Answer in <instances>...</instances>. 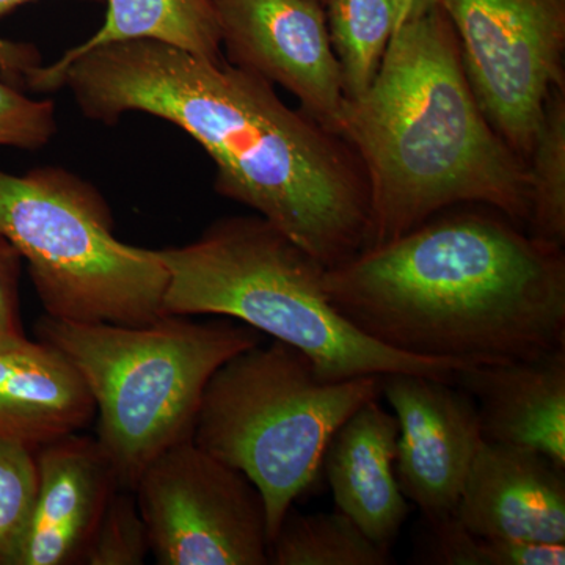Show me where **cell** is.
Instances as JSON below:
<instances>
[{
	"label": "cell",
	"instance_id": "cell-1",
	"mask_svg": "<svg viewBox=\"0 0 565 565\" xmlns=\"http://www.w3.org/2000/svg\"><path fill=\"white\" fill-rule=\"evenodd\" d=\"M84 117L172 122L215 163L217 193L244 204L326 269L366 250L371 192L348 141L278 98L252 71L152 40L106 44L63 71Z\"/></svg>",
	"mask_w": 565,
	"mask_h": 565
},
{
	"label": "cell",
	"instance_id": "cell-2",
	"mask_svg": "<svg viewBox=\"0 0 565 565\" xmlns=\"http://www.w3.org/2000/svg\"><path fill=\"white\" fill-rule=\"evenodd\" d=\"M327 299L393 351L467 364L565 348L564 247L501 212L463 211L326 269Z\"/></svg>",
	"mask_w": 565,
	"mask_h": 565
},
{
	"label": "cell",
	"instance_id": "cell-3",
	"mask_svg": "<svg viewBox=\"0 0 565 565\" xmlns=\"http://www.w3.org/2000/svg\"><path fill=\"white\" fill-rule=\"evenodd\" d=\"M338 136L359 156L370 184L367 248L462 203L527 223L526 161L487 120L441 6L393 33L370 87L345 98Z\"/></svg>",
	"mask_w": 565,
	"mask_h": 565
},
{
	"label": "cell",
	"instance_id": "cell-4",
	"mask_svg": "<svg viewBox=\"0 0 565 565\" xmlns=\"http://www.w3.org/2000/svg\"><path fill=\"white\" fill-rule=\"evenodd\" d=\"M169 273L163 311L217 316L302 351L327 382L415 373L455 382L467 363L379 344L327 299L326 267L259 215L218 218L199 239L158 250Z\"/></svg>",
	"mask_w": 565,
	"mask_h": 565
},
{
	"label": "cell",
	"instance_id": "cell-5",
	"mask_svg": "<svg viewBox=\"0 0 565 565\" xmlns=\"http://www.w3.org/2000/svg\"><path fill=\"white\" fill-rule=\"evenodd\" d=\"M39 340L79 371L95 403L96 440L121 487L167 449L192 438L204 388L221 364L263 343V334L232 319L195 322L162 316L147 326L73 322L43 316Z\"/></svg>",
	"mask_w": 565,
	"mask_h": 565
},
{
	"label": "cell",
	"instance_id": "cell-6",
	"mask_svg": "<svg viewBox=\"0 0 565 565\" xmlns=\"http://www.w3.org/2000/svg\"><path fill=\"white\" fill-rule=\"evenodd\" d=\"M379 396L381 375L327 382L299 349L259 343L211 375L192 440L259 490L270 544L294 501L315 484L334 433Z\"/></svg>",
	"mask_w": 565,
	"mask_h": 565
},
{
	"label": "cell",
	"instance_id": "cell-7",
	"mask_svg": "<svg viewBox=\"0 0 565 565\" xmlns=\"http://www.w3.org/2000/svg\"><path fill=\"white\" fill-rule=\"evenodd\" d=\"M0 234L28 263L51 318L147 326L167 316L169 273L158 250L117 239L103 193L68 170H0Z\"/></svg>",
	"mask_w": 565,
	"mask_h": 565
},
{
	"label": "cell",
	"instance_id": "cell-8",
	"mask_svg": "<svg viewBox=\"0 0 565 565\" xmlns=\"http://www.w3.org/2000/svg\"><path fill=\"white\" fill-rule=\"evenodd\" d=\"M132 490L159 565L269 564L262 493L192 438L156 457Z\"/></svg>",
	"mask_w": 565,
	"mask_h": 565
},
{
	"label": "cell",
	"instance_id": "cell-9",
	"mask_svg": "<svg viewBox=\"0 0 565 565\" xmlns=\"http://www.w3.org/2000/svg\"><path fill=\"white\" fill-rule=\"evenodd\" d=\"M465 74L494 131L527 159L564 85L565 0H441Z\"/></svg>",
	"mask_w": 565,
	"mask_h": 565
},
{
	"label": "cell",
	"instance_id": "cell-10",
	"mask_svg": "<svg viewBox=\"0 0 565 565\" xmlns=\"http://www.w3.org/2000/svg\"><path fill=\"white\" fill-rule=\"evenodd\" d=\"M228 62L296 96L300 110L338 136L345 95L318 0H214ZM340 137V136H338Z\"/></svg>",
	"mask_w": 565,
	"mask_h": 565
},
{
	"label": "cell",
	"instance_id": "cell-11",
	"mask_svg": "<svg viewBox=\"0 0 565 565\" xmlns=\"http://www.w3.org/2000/svg\"><path fill=\"white\" fill-rule=\"evenodd\" d=\"M381 394L399 424L397 482L426 522L456 514L482 438L473 397L430 375H381Z\"/></svg>",
	"mask_w": 565,
	"mask_h": 565
},
{
	"label": "cell",
	"instance_id": "cell-12",
	"mask_svg": "<svg viewBox=\"0 0 565 565\" xmlns=\"http://www.w3.org/2000/svg\"><path fill=\"white\" fill-rule=\"evenodd\" d=\"M39 489L18 565H81L93 533L121 489L96 438L74 433L36 449Z\"/></svg>",
	"mask_w": 565,
	"mask_h": 565
},
{
	"label": "cell",
	"instance_id": "cell-13",
	"mask_svg": "<svg viewBox=\"0 0 565 565\" xmlns=\"http://www.w3.org/2000/svg\"><path fill=\"white\" fill-rule=\"evenodd\" d=\"M564 471L533 449L482 441L455 515L479 537L565 544Z\"/></svg>",
	"mask_w": 565,
	"mask_h": 565
},
{
	"label": "cell",
	"instance_id": "cell-14",
	"mask_svg": "<svg viewBox=\"0 0 565 565\" xmlns=\"http://www.w3.org/2000/svg\"><path fill=\"white\" fill-rule=\"evenodd\" d=\"M455 384L473 397L484 441L533 449L565 468V348L470 364L457 371Z\"/></svg>",
	"mask_w": 565,
	"mask_h": 565
},
{
	"label": "cell",
	"instance_id": "cell-15",
	"mask_svg": "<svg viewBox=\"0 0 565 565\" xmlns=\"http://www.w3.org/2000/svg\"><path fill=\"white\" fill-rule=\"evenodd\" d=\"M397 438L396 416L375 397L341 424L322 462L338 511L386 550L408 515L407 498L394 470Z\"/></svg>",
	"mask_w": 565,
	"mask_h": 565
},
{
	"label": "cell",
	"instance_id": "cell-16",
	"mask_svg": "<svg viewBox=\"0 0 565 565\" xmlns=\"http://www.w3.org/2000/svg\"><path fill=\"white\" fill-rule=\"evenodd\" d=\"M95 416L79 371L54 345L29 338L0 345V440L36 451Z\"/></svg>",
	"mask_w": 565,
	"mask_h": 565
},
{
	"label": "cell",
	"instance_id": "cell-17",
	"mask_svg": "<svg viewBox=\"0 0 565 565\" xmlns=\"http://www.w3.org/2000/svg\"><path fill=\"white\" fill-rule=\"evenodd\" d=\"M152 40L222 61V32L214 0H107L106 21L95 35L66 51L52 65L25 74L24 87L33 93L61 90L63 71L85 52L106 44Z\"/></svg>",
	"mask_w": 565,
	"mask_h": 565
},
{
	"label": "cell",
	"instance_id": "cell-18",
	"mask_svg": "<svg viewBox=\"0 0 565 565\" xmlns=\"http://www.w3.org/2000/svg\"><path fill=\"white\" fill-rule=\"evenodd\" d=\"M269 564L386 565L390 550L374 544L338 509L305 515L291 508L270 541Z\"/></svg>",
	"mask_w": 565,
	"mask_h": 565
},
{
	"label": "cell",
	"instance_id": "cell-19",
	"mask_svg": "<svg viewBox=\"0 0 565 565\" xmlns=\"http://www.w3.org/2000/svg\"><path fill=\"white\" fill-rule=\"evenodd\" d=\"M327 28L345 98L362 95L381 68L396 28L392 0H327Z\"/></svg>",
	"mask_w": 565,
	"mask_h": 565
},
{
	"label": "cell",
	"instance_id": "cell-20",
	"mask_svg": "<svg viewBox=\"0 0 565 565\" xmlns=\"http://www.w3.org/2000/svg\"><path fill=\"white\" fill-rule=\"evenodd\" d=\"M530 182L527 233L542 243L565 244V90L557 87L526 159Z\"/></svg>",
	"mask_w": 565,
	"mask_h": 565
},
{
	"label": "cell",
	"instance_id": "cell-21",
	"mask_svg": "<svg viewBox=\"0 0 565 565\" xmlns=\"http://www.w3.org/2000/svg\"><path fill=\"white\" fill-rule=\"evenodd\" d=\"M36 489L35 449L0 440V565H18Z\"/></svg>",
	"mask_w": 565,
	"mask_h": 565
},
{
	"label": "cell",
	"instance_id": "cell-22",
	"mask_svg": "<svg viewBox=\"0 0 565 565\" xmlns=\"http://www.w3.org/2000/svg\"><path fill=\"white\" fill-rule=\"evenodd\" d=\"M150 553L136 493L121 487L111 494L81 565H140Z\"/></svg>",
	"mask_w": 565,
	"mask_h": 565
},
{
	"label": "cell",
	"instance_id": "cell-23",
	"mask_svg": "<svg viewBox=\"0 0 565 565\" xmlns=\"http://www.w3.org/2000/svg\"><path fill=\"white\" fill-rule=\"evenodd\" d=\"M55 104L29 98L0 79V147L39 150L57 132Z\"/></svg>",
	"mask_w": 565,
	"mask_h": 565
},
{
	"label": "cell",
	"instance_id": "cell-24",
	"mask_svg": "<svg viewBox=\"0 0 565 565\" xmlns=\"http://www.w3.org/2000/svg\"><path fill=\"white\" fill-rule=\"evenodd\" d=\"M20 253L0 234V345L24 340L20 305Z\"/></svg>",
	"mask_w": 565,
	"mask_h": 565
},
{
	"label": "cell",
	"instance_id": "cell-25",
	"mask_svg": "<svg viewBox=\"0 0 565 565\" xmlns=\"http://www.w3.org/2000/svg\"><path fill=\"white\" fill-rule=\"evenodd\" d=\"M484 565H564L565 544L512 537H479Z\"/></svg>",
	"mask_w": 565,
	"mask_h": 565
},
{
	"label": "cell",
	"instance_id": "cell-26",
	"mask_svg": "<svg viewBox=\"0 0 565 565\" xmlns=\"http://www.w3.org/2000/svg\"><path fill=\"white\" fill-rule=\"evenodd\" d=\"M31 2L35 0H0V20L18 7ZM39 65H41V55L32 44L14 43L0 35V79L21 90L24 87L25 74Z\"/></svg>",
	"mask_w": 565,
	"mask_h": 565
},
{
	"label": "cell",
	"instance_id": "cell-27",
	"mask_svg": "<svg viewBox=\"0 0 565 565\" xmlns=\"http://www.w3.org/2000/svg\"><path fill=\"white\" fill-rule=\"evenodd\" d=\"M396 28L394 32L405 22L423 17L427 11L440 6L441 0H392Z\"/></svg>",
	"mask_w": 565,
	"mask_h": 565
},
{
	"label": "cell",
	"instance_id": "cell-28",
	"mask_svg": "<svg viewBox=\"0 0 565 565\" xmlns=\"http://www.w3.org/2000/svg\"><path fill=\"white\" fill-rule=\"evenodd\" d=\"M318 2H321L322 6H326L327 0H318Z\"/></svg>",
	"mask_w": 565,
	"mask_h": 565
}]
</instances>
